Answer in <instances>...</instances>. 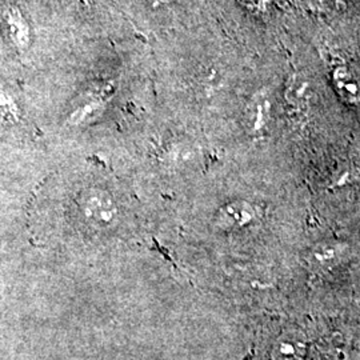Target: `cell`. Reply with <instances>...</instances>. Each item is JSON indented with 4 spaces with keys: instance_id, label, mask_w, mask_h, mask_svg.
I'll return each instance as SVG.
<instances>
[{
    "instance_id": "cell-1",
    "label": "cell",
    "mask_w": 360,
    "mask_h": 360,
    "mask_svg": "<svg viewBox=\"0 0 360 360\" xmlns=\"http://www.w3.org/2000/svg\"><path fill=\"white\" fill-rule=\"evenodd\" d=\"M257 219L255 206L245 200H233L220 207L215 215V224L224 231L245 229Z\"/></svg>"
},
{
    "instance_id": "cell-2",
    "label": "cell",
    "mask_w": 360,
    "mask_h": 360,
    "mask_svg": "<svg viewBox=\"0 0 360 360\" xmlns=\"http://www.w3.org/2000/svg\"><path fill=\"white\" fill-rule=\"evenodd\" d=\"M3 28L18 50H25L30 44V27L25 16L15 6H7L1 11Z\"/></svg>"
},
{
    "instance_id": "cell-3",
    "label": "cell",
    "mask_w": 360,
    "mask_h": 360,
    "mask_svg": "<svg viewBox=\"0 0 360 360\" xmlns=\"http://www.w3.org/2000/svg\"><path fill=\"white\" fill-rule=\"evenodd\" d=\"M345 257V245L336 242H321L311 245L307 262L314 269H333Z\"/></svg>"
},
{
    "instance_id": "cell-4",
    "label": "cell",
    "mask_w": 360,
    "mask_h": 360,
    "mask_svg": "<svg viewBox=\"0 0 360 360\" xmlns=\"http://www.w3.org/2000/svg\"><path fill=\"white\" fill-rule=\"evenodd\" d=\"M333 82L338 94L347 103H359L358 79L343 62H333Z\"/></svg>"
},
{
    "instance_id": "cell-5",
    "label": "cell",
    "mask_w": 360,
    "mask_h": 360,
    "mask_svg": "<svg viewBox=\"0 0 360 360\" xmlns=\"http://www.w3.org/2000/svg\"><path fill=\"white\" fill-rule=\"evenodd\" d=\"M247 117L251 129L257 134H260L266 129L271 117L270 98L264 94H257L247 107Z\"/></svg>"
},
{
    "instance_id": "cell-6",
    "label": "cell",
    "mask_w": 360,
    "mask_h": 360,
    "mask_svg": "<svg viewBox=\"0 0 360 360\" xmlns=\"http://www.w3.org/2000/svg\"><path fill=\"white\" fill-rule=\"evenodd\" d=\"M312 91L309 82L304 77L295 75L290 79L284 96L290 105L296 108H303L309 103Z\"/></svg>"
},
{
    "instance_id": "cell-7",
    "label": "cell",
    "mask_w": 360,
    "mask_h": 360,
    "mask_svg": "<svg viewBox=\"0 0 360 360\" xmlns=\"http://www.w3.org/2000/svg\"><path fill=\"white\" fill-rule=\"evenodd\" d=\"M86 210L98 221H110L114 218L115 208L111 198L102 193H95L86 200Z\"/></svg>"
},
{
    "instance_id": "cell-8",
    "label": "cell",
    "mask_w": 360,
    "mask_h": 360,
    "mask_svg": "<svg viewBox=\"0 0 360 360\" xmlns=\"http://www.w3.org/2000/svg\"><path fill=\"white\" fill-rule=\"evenodd\" d=\"M243 6L250 10H257V11H264L269 8L272 0H239Z\"/></svg>"
},
{
    "instance_id": "cell-9",
    "label": "cell",
    "mask_w": 360,
    "mask_h": 360,
    "mask_svg": "<svg viewBox=\"0 0 360 360\" xmlns=\"http://www.w3.org/2000/svg\"><path fill=\"white\" fill-rule=\"evenodd\" d=\"M146 1H148L151 6H160V4H163L166 0H146Z\"/></svg>"
}]
</instances>
